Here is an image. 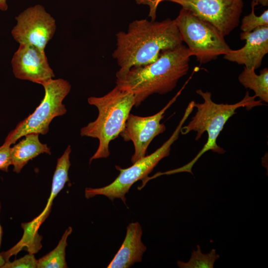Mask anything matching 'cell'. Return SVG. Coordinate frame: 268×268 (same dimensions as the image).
<instances>
[{"mask_svg": "<svg viewBox=\"0 0 268 268\" xmlns=\"http://www.w3.org/2000/svg\"><path fill=\"white\" fill-rule=\"evenodd\" d=\"M258 3L261 4L262 6H266L268 5V0H257Z\"/></svg>", "mask_w": 268, "mask_h": 268, "instance_id": "cb8c5ba5", "label": "cell"}, {"mask_svg": "<svg viewBox=\"0 0 268 268\" xmlns=\"http://www.w3.org/2000/svg\"><path fill=\"white\" fill-rule=\"evenodd\" d=\"M71 151V146L68 145L62 156L57 159L56 168L53 177L51 194L45 208L39 216L27 223L29 228L33 231L38 232L40 226L50 213L54 200L64 188L66 183L69 181L68 172L71 165L69 160Z\"/></svg>", "mask_w": 268, "mask_h": 268, "instance_id": "5bb4252c", "label": "cell"}, {"mask_svg": "<svg viewBox=\"0 0 268 268\" xmlns=\"http://www.w3.org/2000/svg\"><path fill=\"white\" fill-rule=\"evenodd\" d=\"M37 260L34 254L30 253L12 262H5L0 268H36Z\"/></svg>", "mask_w": 268, "mask_h": 268, "instance_id": "ffe728a7", "label": "cell"}, {"mask_svg": "<svg viewBox=\"0 0 268 268\" xmlns=\"http://www.w3.org/2000/svg\"><path fill=\"white\" fill-rule=\"evenodd\" d=\"M181 90L167 104L156 114L140 117L130 114L120 135L125 141H132L134 153L131 158L132 163L144 157L147 148L155 137L166 130V126L161 123L165 112L175 102Z\"/></svg>", "mask_w": 268, "mask_h": 268, "instance_id": "30bf717a", "label": "cell"}, {"mask_svg": "<svg viewBox=\"0 0 268 268\" xmlns=\"http://www.w3.org/2000/svg\"><path fill=\"white\" fill-rule=\"evenodd\" d=\"M175 20L191 57L195 56L200 64L214 60L231 50L218 29L190 10L182 8Z\"/></svg>", "mask_w": 268, "mask_h": 268, "instance_id": "5b68a950", "label": "cell"}, {"mask_svg": "<svg viewBox=\"0 0 268 268\" xmlns=\"http://www.w3.org/2000/svg\"><path fill=\"white\" fill-rule=\"evenodd\" d=\"M196 92L203 98V102H195L194 107L197 110L196 114L187 126L181 127L180 133L182 134H186L192 131L196 132L195 139L198 140L206 132L208 135L207 141L189 163L178 168L161 173V175L184 172L193 174L192 171L193 165L205 152L211 150L219 154L225 153L224 149L217 144L216 139L229 119L236 113V110L239 108L246 107L249 110L254 107L264 105L262 100H256L255 95L250 96L248 91L240 101L233 104L214 102L211 99V93L207 91L204 92L201 89H198Z\"/></svg>", "mask_w": 268, "mask_h": 268, "instance_id": "3957f363", "label": "cell"}, {"mask_svg": "<svg viewBox=\"0 0 268 268\" xmlns=\"http://www.w3.org/2000/svg\"><path fill=\"white\" fill-rule=\"evenodd\" d=\"M72 228L69 226L65 231L56 247L49 253L37 260L38 268H66V249L67 239Z\"/></svg>", "mask_w": 268, "mask_h": 268, "instance_id": "e0dca14e", "label": "cell"}, {"mask_svg": "<svg viewBox=\"0 0 268 268\" xmlns=\"http://www.w3.org/2000/svg\"><path fill=\"white\" fill-rule=\"evenodd\" d=\"M0 209H1V203L0 202ZM2 233H3L2 229L0 224V248L1 242H2Z\"/></svg>", "mask_w": 268, "mask_h": 268, "instance_id": "d4e9b609", "label": "cell"}, {"mask_svg": "<svg viewBox=\"0 0 268 268\" xmlns=\"http://www.w3.org/2000/svg\"><path fill=\"white\" fill-rule=\"evenodd\" d=\"M190 57L183 44L164 50L154 62L133 67L124 75L116 77V85L133 93L135 106H138L152 94H165L172 91L179 80L187 74Z\"/></svg>", "mask_w": 268, "mask_h": 268, "instance_id": "7a4b0ae2", "label": "cell"}, {"mask_svg": "<svg viewBox=\"0 0 268 268\" xmlns=\"http://www.w3.org/2000/svg\"><path fill=\"white\" fill-rule=\"evenodd\" d=\"M240 38L246 41L245 45L238 50L231 49L224 55V58L256 70L261 67L264 57L268 53V26H261L249 32H242Z\"/></svg>", "mask_w": 268, "mask_h": 268, "instance_id": "7c38bea8", "label": "cell"}, {"mask_svg": "<svg viewBox=\"0 0 268 268\" xmlns=\"http://www.w3.org/2000/svg\"><path fill=\"white\" fill-rule=\"evenodd\" d=\"M219 258L215 249H212L208 254H203L198 245L197 250L193 251L188 262L178 261L177 265L181 268H213L215 261Z\"/></svg>", "mask_w": 268, "mask_h": 268, "instance_id": "ac0fdd59", "label": "cell"}, {"mask_svg": "<svg viewBox=\"0 0 268 268\" xmlns=\"http://www.w3.org/2000/svg\"><path fill=\"white\" fill-rule=\"evenodd\" d=\"M11 65L18 79L42 85L55 76L45 51L30 44H19L12 57Z\"/></svg>", "mask_w": 268, "mask_h": 268, "instance_id": "8fae6325", "label": "cell"}, {"mask_svg": "<svg viewBox=\"0 0 268 268\" xmlns=\"http://www.w3.org/2000/svg\"><path fill=\"white\" fill-rule=\"evenodd\" d=\"M142 227L138 222H132L127 227L124 241L108 268H128L142 261L146 246L141 241Z\"/></svg>", "mask_w": 268, "mask_h": 268, "instance_id": "4fadbf2b", "label": "cell"}, {"mask_svg": "<svg viewBox=\"0 0 268 268\" xmlns=\"http://www.w3.org/2000/svg\"><path fill=\"white\" fill-rule=\"evenodd\" d=\"M165 0H136V2L139 4L147 5L149 7L148 16L150 17L151 20H155L156 17V10L159 3Z\"/></svg>", "mask_w": 268, "mask_h": 268, "instance_id": "7402d4cb", "label": "cell"}, {"mask_svg": "<svg viewBox=\"0 0 268 268\" xmlns=\"http://www.w3.org/2000/svg\"><path fill=\"white\" fill-rule=\"evenodd\" d=\"M42 85L45 95L41 103L33 113L10 132L2 146H10L18 139L29 134H47L52 120L67 112L63 101L70 90V83L62 78H52Z\"/></svg>", "mask_w": 268, "mask_h": 268, "instance_id": "8992f818", "label": "cell"}, {"mask_svg": "<svg viewBox=\"0 0 268 268\" xmlns=\"http://www.w3.org/2000/svg\"><path fill=\"white\" fill-rule=\"evenodd\" d=\"M178 3L199 18L218 29L224 36L229 35L240 21L243 0H165Z\"/></svg>", "mask_w": 268, "mask_h": 268, "instance_id": "9c48e42d", "label": "cell"}, {"mask_svg": "<svg viewBox=\"0 0 268 268\" xmlns=\"http://www.w3.org/2000/svg\"><path fill=\"white\" fill-rule=\"evenodd\" d=\"M7 8V0H0V10L1 11H6Z\"/></svg>", "mask_w": 268, "mask_h": 268, "instance_id": "603a6c76", "label": "cell"}, {"mask_svg": "<svg viewBox=\"0 0 268 268\" xmlns=\"http://www.w3.org/2000/svg\"><path fill=\"white\" fill-rule=\"evenodd\" d=\"M16 24L11 30L19 44H30L45 51L56 31V20L44 7L36 4L28 7L15 17Z\"/></svg>", "mask_w": 268, "mask_h": 268, "instance_id": "ba28073f", "label": "cell"}, {"mask_svg": "<svg viewBox=\"0 0 268 268\" xmlns=\"http://www.w3.org/2000/svg\"><path fill=\"white\" fill-rule=\"evenodd\" d=\"M39 135L35 133L26 134L18 143L10 147V157L13 172L20 173L30 160L42 153L51 154L47 144L39 140Z\"/></svg>", "mask_w": 268, "mask_h": 268, "instance_id": "9a60e30c", "label": "cell"}, {"mask_svg": "<svg viewBox=\"0 0 268 268\" xmlns=\"http://www.w3.org/2000/svg\"><path fill=\"white\" fill-rule=\"evenodd\" d=\"M116 36V48L112 53L120 67L116 77L124 75L131 67L150 64L161 52L183 45L175 19L161 21L144 19L129 24L127 32Z\"/></svg>", "mask_w": 268, "mask_h": 268, "instance_id": "6da1fadb", "label": "cell"}, {"mask_svg": "<svg viewBox=\"0 0 268 268\" xmlns=\"http://www.w3.org/2000/svg\"><path fill=\"white\" fill-rule=\"evenodd\" d=\"M89 104L98 111L96 119L82 128L80 135L97 138L98 147L89 163L93 160L106 158L110 154L109 144L116 138L124 129L127 120L135 101L131 92L117 85L101 97L91 96L88 98Z\"/></svg>", "mask_w": 268, "mask_h": 268, "instance_id": "277c9868", "label": "cell"}, {"mask_svg": "<svg viewBox=\"0 0 268 268\" xmlns=\"http://www.w3.org/2000/svg\"><path fill=\"white\" fill-rule=\"evenodd\" d=\"M257 4V0L252 1L251 12L242 20L240 28L242 32H249L261 26H268V10H265L260 16H257L255 13V7Z\"/></svg>", "mask_w": 268, "mask_h": 268, "instance_id": "d6986e66", "label": "cell"}, {"mask_svg": "<svg viewBox=\"0 0 268 268\" xmlns=\"http://www.w3.org/2000/svg\"><path fill=\"white\" fill-rule=\"evenodd\" d=\"M10 146H0V170L7 172L8 167L11 165L10 157Z\"/></svg>", "mask_w": 268, "mask_h": 268, "instance_id": "44dd1931", "label": "cell"}, {"mask_svg": "<svg viewBox=\"0 0 268 268\" xmlns=\"http://www.w3.org/2000/svg\"><path fill=\"white\" fill-rule=\"evenodd\" d=\"M192 112V109L187 107L183 118L172 135L154 152L145 155L126 169L116 166L120 171L116 179L109 185L101 188H86L85 197L88 199L97 195H103L112 201L120 199L126 203L125 195L132 186L138 180L147 178L159 162L169 155L172 144L178 139L181 127Z\"/></svg>", "mask_w": 268, "mask_h": 268, "instance_id": "52a82bcc", "label": "cell"}, {"mask_svg": "<svg viewBox=\"0 0 268 268\" xmlns=\"http://www.w3.org/2000/svg\"><path fill=\"white\" fill-rule=\"evenodd\" d=\"M5 262V260L0 254V268L4 265Z\"/></svg>", "mask_w": 268, "mask_h": 268, "instance_id": "484cf974", "label": "cell"}, {"mask_svg": "<svg viewBox=\"0 0 268 268\" xmlns=\"http://www.w3.org/2000/svg\"><path fill=\"white\" fill-rule=\"evenodd\" d=\"M239 82L246 88L255 92L257 97L265 102H268V69L263 68L260 74H257L254 68L244 67L238 76Z\"/></svg>", "mask_w": 268, "mask_h": 268, "instance_id": "2e32d148", "label": "cell"}]
</instances>
